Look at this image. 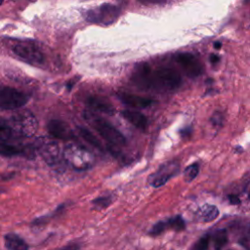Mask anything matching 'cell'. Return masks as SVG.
<instances>
[{"label": "cell", "instance_id": "1", "mask_svg": "<svg viewBox=\"0 0 250 250\" xmlns=\"http://www.w3.org/2000/svg\"><path fill=\"white\" fill-rule=\"evenodd\" d=\"M181 84L182 78L174 68L160 66L152 69L151 89L173 91L178 89Z\"/></svg>", "mask_w": 250, "mask_h": 250}, {"label": "cell", "instance_id": "2", "mask_svg": "<svg viewBox=\"0 0 250 250\" xmlns=\"http://www.w3.org/2000/svg\"><path fill=\"white\" fill-rule=\"evenodd\" d=\"M85 118H87L93 128L109 144L113 146H122L125 144L126 140L122 133L105 119L90 113H87Z\"/></svg>", "mask_w": 250, "mask_h": 250}, {"label": "cell", "instance_id": "3", "mask_svg": "<svg viewBox=\"0 0 250 250\" xmlns=\"http://www.w3.org/2000/svg\"><path fill=\"white\" fill-rule=\"evenodd\" d=\"M65 162L75 170H85L93 165V155L80 146H67L62 153Z\"/></svg>", "mask_w": 250, "mask_h": 250}, {"label": "cell", "instance_id": "4", "mask_svg": "<svg viewBox=\"0 0 250 250\" xmlns=\"http://www.w3.org/2000/svg\"><path fill=\"white\" fill-rule=\"evenodd\" d=\"M119 14L120 10L117 6L111 4H103L87 11L85 19L94 23L108 25L113 23L118 19Z\"/></svg>", "mask_w": 250, "mask_h": 250}, {"label": "cell", "instance_id": "5", "mask_svg": "<svg viewBox=\"0 0 250 250\" xmlns=\"http://www.w3.org/2000/svg\"><path fill=\"white\" fill-rule=\"evenodd\" d=\"M14 55L22 62L33 65H40L44 63L45 58L43 53L35 46L28 43H17L12 47Z\"/></svg>", "mask_w": 250, "mask_h": 250}, {"label": "cell", "instance_id": "6", "mask_svg": "<svg viewBox=\"0 0 250 250\" xmlns=\"http://www.w3.org/2000/svg\"><path fill=\"white\" fill-rule=\"evenodd\" d=\"M28 101V97L14 88L3 87L0 91V106L2 109H18L23 106Z\"/></svg>", "mask_w": 250, "mask_h": 250}, {"label": "cell", "instance_id": "7", "mask_svg": "<svg viewBox=\"0 0 250 250\" xmlns=\"http://www.w3.org/2000/svg\"><path fill=\"white\" fill-rule=\"evenodd\" d=\"M13 132L21 135V136H31L35 133L37 128V121L32 113L28 111L20 112L17 115H14L11 119Z\"/></svg>", "mask_w": 250, "mask_h": 250}, {"label": "cell", "instance_id": "8", "mask_svg": "<svg viewBox=\"0 0 250 250\" xmlns=\"http://www.w3.org/2000/svg\"><path fill=\"white\" fill-rule=\"evenodd\" d=\"M175 60L183 69L184 73L190 78L199 76L203 71V66L200 61L190 53H180L176 56Z\"/></svg>", "mask_w": 250, "mask_h": 250}, {"label": "cell", "instance_id": "9", "mask_svg": "<svg viewBox=\"0 0 250 250\" xmlns=\"http://www.w3.org/2000/svg\"><path fill=\"white\" fill-rule=\"evenodd\" d=\"M151 74H152V68L148 64L143 63L133 73L132 81L137 87H139L141 89L150 90L151 89Z\"/></svg>", "mask_w": 250, "mask_h": 250}, {"label": "cell", "instance_id": "10", "mask_svg": "<svg viewBox=\"0 0 250 250\" xmlns=\"http://www.w3.org/2000/svg\"><path fill=\"white\" fill-rule=\"evenodd\" d=\"M47 130L48 133L55 139L67 141L72 139L73 137L72 131L70 130L69 126L62 120H50L47 124Z\"/></svg>", "mask_w": 250, "mask_h": 250}, {"label": "cell", "instance_id": "11", "mask_svg": "<svg viewBox=\"0 0 250 250\" xmlns=\"http://www.w3.org/2000/svg\"><path fill=\"white\" fill-rule=\"evenodd\" d=\"M117 97L124 104L135 108H146L153 104V100L151 99L129 93H119Z\"/></svg>", "mask_w": 250, "mask_h": 250}, {"label": "cell", "instance_id": "12", "mask_svg": "<svg viewBox=\"0 0 250 250\" xmlns=\"http://www.w3.org/2000/svg\"><path fill=\"white\" fill-rule=\"evenodd\" d=\"M177 169H178V165L174 164L173 162H169L165 164L163 167H161L158 170V172L152 175L150 179L151 186L155 188L163 186L175 174V171Z\"/></svg>", "mask_w": 250, "mask_h": 250}, {"label": "cell", "instance_id": "13", "mask_svg": "<svg viewBox=\"0 0 250 250\" xmlns=\"http://www.w3.org/2000/svg\"><path fill=\"white\" fill-rule=\"evenodd\" d=\"M87 104L89 107H91L94 110L106 113V114H113L115 109L114 106L105 99L101 98V97H96V96H91L87 99L86 101Z\"/></svg>", "mask_w": 250, "mask_h": 250}, {"label": "cell", "instance_id": "14", "mask_svg": "<svg viewBox=\"0 0 250 250\" xmlns=\"http://www.w3.org/2000/svg\"><path fill=\"white\" fill-rule=\"evenodd\" d=\"M40 153L49 165H55L60 160V149L58 145L55 143L43 145L40 148Z\"/></svg>", "mask_w": 250, "mask_h": 250}, {"label": "cell", "instance_id": "15", "mask_svg": "<svg viewBox=\"0 0 250 250\" xmlns=\"http://www.w3.org/2000/svg\"><path fill=\"white\" fill-rule=\"evenodd\" d=\"M121 115L132 125L140 130H146L147 127V118L141 112L136 110L125 109L121 111Z\"/></svg>", "mask_w": 250, "mask_h": 250}, {"label": "cell", "instance_id": "16", "mask_svg": "<svg viewBox=\"0 0 250 250\" xmlns=\"http://www.w3.org/2000/svg\"><path fill=\"white\" fill-rule=\"evenodd\" d=\"M7 250H29L28 244L16 233H7L4 236Z\"/></svg>", "mask_w": 250, "mask_h": 250}, {"label": "cell", "instance_id": "17", "mask_svg": "<svg viewBox=\"0 0 250 250\" xmlns=\"http://www.w3.org/2000/svg\"><path fill=\"white\" fill-rule=\"evenodd\" d=\"M196 216L202 222H211L219 216V209L215 205L205 204L197 210Z\"/></svg>", "mask_w": 250, "mask_h": 250}, {"label": "cell", "instance_id": "18", "mask_svg": "<svg viewBox=\"0 0 250 250\" xmlns=\"http://www.w3.org/2000/svg\"><path fill=\"white\" fill-rule=\"evenodd\" d=\"M78 133L81 136V138L84 141H86V143H88L89 145H91L95 148H97L99 150H103L104 149L100 140L91 131H89L87 128H85V127H78Z\"/></svg>", "mask_w": 250, "mask_h": 250}, {"label": "cell", "instance_id": "19", "mask_svg": "<svg viewBox=\"0 0 250 250\" xmlns=\"http://www.w3.org/2000/svg\"><path fill=\"white\" fill-rule=\"evenodd\" d=\"M163 222H164L166 229H172L176 231H181L186 229V223H185L184 219L182 218V216H180V215L170 218Z\"/></svg>", "mask_w": 250, "mask_h": 250}, {"label": "cell", "instance_id": "20", "mask_svg": "<svg viewBox=\"0 0 250 250\" xmlns=\"http://www.w3.org/2000/svg\"><path fill=\"white\" fill-rule=\"evenodd\" d=\"M213 242L215 250H222L228 242V232L226 229H218L213 234Z\"/></svg>", "mask_w": 250, "mask_h": 250}, {"label": "cell", "instance_id": "21", "mask_svg": "<svg viewBox=\"0 0 250 250\" xmlns=\"http://www.w3.org/2000/svg\"><path fill=\"white\" fill-rule=\"evenodd\" d=\"M0 152L3 156H14L19 155L23 152L22 149L20 147L8 144V142H0Z\"/></svg>", "mask_w": 250, "mask_h": 250}, {"label": "cell", "instance_id": "22", "mask_svg": "<svg viewBox=\"0 0 250 250\" xmlns=\"http://www.w3.org/2000/svg\"><path fill=\"white\" fill-rule=\"evenodd\" d=\"M199 172V165L198 163H192L189 166H188L184 172V177L186 182H191L193 179L196 178L197 174Z\"/></svg>", "mask_w": 250, "mask_h": 250}, {"label": "cell", "instance_id": "23", "mask_svg": "<svg viewBox=\"0 0 250 250\" xmlns=\"http://www.w3.org/2000/svg\"><path fill=\"white\" fill-rule=\"evenodd\" d=\"M209 241L210 236L209 234H205L202 237H200L192 246L191 250H208L209 247Z\"/></svg>", "mask_w": 250, "mask_h": 250}, {"label": "cell", "instance_id": "24", "mask_svg": "<svg viewBox=\"0 0 250 250\" xmlns=\"http://www.w3.org/2000/svg\"><path fill=\"white\" fill-rule=\"evenodd\" d=\"M93 205L95 208L99 209H104L106 208L110 203H111V197L110 196H103V197H98L92 201Z\"/></svg>", "mask_w": 250, "mask_h": 250}, {"label": "cell", "instance_id": "25", "mask_svg": "<svg viewBox=\"0 0 250 250\" xmlns=\"http://www.w3.org/2000/svg\"><path fill=\"white\" fill-rule=\"evenodd\" d=\"M222 121H223V117L222 114L220 112H216L213 114L212 118H211V122L213 123V125H222Z\"/></svg>", "mask_w": 250, "mask_h": 250}, {"label": "cell", "instance_id": "26", "mask_svg": "<svg viewBox=\"0 0 250 250\" xmlns=\"http://www.w3.org/2000/svg\"><path fill=\"white\" fill-rule=\"evenodd\" d=\"M79 249H80V245L78 243L73 242V243H70V244L64 246L61 250H79Z\"/></svg>", "mask_w": 250, "mask_h": 250}, {"label": "cell", "instance_id": "27", "mask_svg": "<svg viewBox=\"0 0 250 250\" xmlns=\"http://www.w3.org/2000/svg\"><path fill=\"white\" fill-rule=\"evenodd\" d=\"M229 200L231 204H239L240 203V200H239L238 196L235 195V194H229Z\"/></svg>", "mask_w": 250, "mask_h": 250}, {"label": "cell", "instance_id": "28", "mask_svg": "<svg viewBox=\"0 0 250 250\" xmlns=\"http://www.w3.org/2000/svg\"><path fill=\"white\" fill-rule=\"evenodd\" d=\"M219 61H220V58H219L217 55L212 54V55L210 56V62H211L213 64H215V63L219 62Z\"/></svg>", "mask_w": 250, "mask_h": 250}, {"label": "cell", "instance_id": "29", "mask_svg": "<svg viewBox=\"0 0 250 250\" xmlns=\"http://www.w3.org/2000/svg\"><path fill=\"white\" fill-rule=\"evenodd\" d=\"M142 2H146V3H158L159 0H141Z\"/></svg>", "mask_w": 250, "mask_h": 250}, {"label": "cell", "instance_id": "30", "mask_svg": "<svg viewBox=\"0 0 250 250\" xmlns=\"http://www.w3.org/2000/svg\"><path fill=\"white\" fill-rule=\"evenodd\" d=\"M214 46H215L216 49H220L221 48V43L220 42H216V43H214Z\"/></svg>", "mask_w": 250, "mask_h": 250}, {"label": "cell", "instance_id": "31", "mask_svg": "<svg viewBox=\"0 0 250 250\" xmlns=\"http://www.w3.org/2000/svg\"><path fill=\"white\" fill-rule=\"evenodd\" d=\"M245 1H246V2H249V1H250V0H245Z\"/></svg>", "mask_w": 250, "mask_h": 250}]
</instances>
